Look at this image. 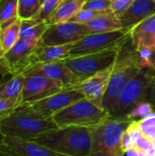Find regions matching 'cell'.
Segmentation results:
<instances>
[{
	"instance_id": "cell-1",
	"label": "cell",
	"mask_w": 155,
	"mask_h": 156,
	"mask_svg": "<svg viewBox=\"0 0 155 156\" xmlns=\"http://www.w3.org/2000/svg\"><path fill=\"white\" fill-rule=\"evenodd\" d=\"M143 69L139 53L134 47L131 36L121 46L112 66L110 82L102 101V107L110 112L112 110L120 94L128 82Z\"/></svg>"
},
{
	"instance_id": "cell-2",
	"label": "cell",
	"mask_w": 155,
	"mask_h": 156,
	"mask_svg": "<svg viewBox=\"0 0 155 156\" xmlns=\"http://www.w3.org/2000/svg\"><path fill=\"white\" fill-rule=\"evenodd\" d=\"M144 102H150L155 106V71L150 68L142 69L128 82L110 112V116L127 120L132 111Z\"/></svg>"
},
{
	"instance_id": "cell-3",
	"label": "cell",
	"mask_w": 155,
	"mask_h": 156,
	"mask_svg": "<svg viewBox=\"0 0 155 156\" xmlns=\"http://www.w3.org/2000/svg\"><path fill=\"white\" fill-rule=\"evenodd\" d=\"M34 142L66 156H89L91 144L90 127H58L41 134Z\"/></svg>"
},
{
	"instance_id": "cell-4",
	"label": "cell",
	"mask_w": 155,
	"mask_h": 156,
	"mask_svg": "<svg viewBox=\"0 0 155 156\" xmlns=\"http://www.w3.org/2000/svg\"><path fill=\"white\" fill-rule=\"evenodd\" d=\"M57 128L58 127L52 119L42 118L22 105L0 119V131L5 136L26 141H34Z\"/></svg>"
},
{
	"instance_id": "cell-5",
	"label": "cell",
	"mask_w": 155,
	"mask_h": 156,
	"mask_svg": "<svg viewBox=\"0 0 155 156\" xmlns=\"http://www.w3.org/2000/svg\"><path fill=\"white\" fill-rule=\"evenodd\" d=\"M131 122L110 116L103 122L90 127L91 144L89 156L124 155L121 147V139Z\"/></svg>"
},
{
	"instance_id": "cell-6",
	"label": "cell",
	"mask_w": 155,
	"mask_h": 156,
	"mask_svg": "<svg viewBox=\"0 0 155 156\" xmlns=\"http://www.w3.org/2000/svg\"><path fill=\"white\" fill-rule=\"evenodd\" d=\"M109 117L110 113L104 108L83 98L55 114L52 120L58 127H93L103 122Z\"/></svg>"
},
{
	"instance_id": "cell-7",
	"label": "cell",
	"mask_w": 155,
	"mask_h": 156,
	"mask_svg": "<svg viewBox=\"0 0 155 156\" xmlns=\"http://www.w3.org/2000/svg\"><path fill=\"white\" fill-rule=\"evenodd\" d=\"M121 46L83 56L69 57L63 61L73 73L75 83H77L111 67L115 62Z\"/></svg>"
},
{
	"instance_id": "cell-8",
	"label": "cell",
	"mask_w": 155,
	"mask_h": 156,
	"mask_svg": "<svg viewBox=\"0 0 155 156\" xmlns=\"http://www.w3.org/2000/svg\"><path fill=\"white\" fill-rule=\"evenodd\" d=\"M41 40L19 38L16 45L0 58V75L23 74L31 65V58Z\"/></svg>"
},
{
	"instance_id": "cell-9",
	"label": "cell",
	"mask_w": 155,
	"mask_h": 156,
	"mask_svg": "<svg viewBox=\"0 0 155 156\" xmlns=\"http://www.w3.org/2000/svg\"><path fill=\"white\" fill-rule=\"evenodd\" d=\"M130 33H126L123 30L87 35L72 44L69 57L83 56L121 46L127 39Z\"/></svg>"
},
{
	"instance_id": "cell-10",
	"label": "cell",
	"mask_w": 155,
	"mask_h": 156,
	"mask_svg": "<svg viewBox=\"0 0 155 156\" xmlns=\"http://www.w3.org/2000/svg\"><path fill=\"white\" fill-rule=\"evenodd\" d=\"M83 98L85 97L80 91L68 87L43 100L22 106L26 107L42 118L52 119L55 114Z\"/></svg>"
},
{
	"instance_id": "cell-11",
	"label": "cell",
	"mask_w": 155,
	"mask_h": 156,
	"mask_svg": "<svg viewBox=\"0 0 155 156\" xmlns=\"http://www.w3.org/2000/svg\"><path fill=\"white\" fill-rule=\"evenodd\" d=\"M87 35L89 34L85 25L69 21L48 25L47 30L41 37V45L63 46L73 44Z\"/></svg>"
},
{
	"instance_id": "cell-12",
	"label": "cell",
	"mask_w": 155,
	"mask_h": 156,
	"mask_svg": "<svg viewBox=\"0 0 155 156\" xmlns=\"http://www.w3.org/2000/svg\"><path fill=\"white\" fill-rule=\"evenodd\" d=\"M63 89L64 87L61 84L47 77L40 75L26 76L19 106L43 100Z\"/></svg>"
},
{
	"instance_id": "cell-13",
	"label": "cell",
	"mask_w": 155,
	"mask_h": 156,
	"mask_svg": "<svg viewBox=\"0 0 155 156\" xmlns=\"http://www.w3.org/2000/svg\"><path fill=\"white\" fill-rule=\"evenodd\" d=\"M112 66L82 81L72 84L69 88L80 91L88 101L99 107H102V101L110 82Z\"/></svg>"
},
{
	"instance_id": "cell-14",
	"label": "cell",
	"mask_w": 155,
	"mask_h": 156,
	"mask_svg": "<svg viewBox=\"0 0 155 156\" xmlns=\"http://www.w3.org/2000/svg\"><path fill=\"white\" fill-rule=\"evenodd\" d=\"M24 76L40 75L53 80L64 88H68L76 82L75 77L71 70L67 67L63 60L50 63H38L28 68L24 73Z\"/></svg>"
},
{
	"instance_id": "cell-15",
	"label": "cell",
	"mask_w": 155,
	"mask_h": 156,
	"mask_svg": "<svg viewBox=\"0 0 155 156\" xmlns=\"http://www.w3.org/2000/svg\"><path fill=\"white\" fill-rule=\"evenodd\" d=\"M155 13V0H134L120 16L122 30L130 33L139 23Z\"/></svg>"
},
{
	"instance_id": "cell-16",
	"label": "cell",
	"mask_w": 155,
	"mask_h": 156,
	"mask_svg": "<svg viewBox=\"0 0 155 156\" xmlns=\"http://www.w3.org/2000/svg\"><path fill=\"white\" fill-rule=\"evenodd\" d=\"M5 144L14 156H66L50 150L34 141L5 136Z\"/></svg>"
},
{
	"instance_id": "cell-17",
	"label": "cell",
	"mask_w": 155,
	"mask_h": 156,
	"mask_svg": "<svg viewBox=\"0 0 155 156\" xmlns=\"http://www.w3.org/2000/svg\"><path fill=\"white\" fill-rule=\"evenodd\" d=\"M71 46L72 44L63 46H43L40 43L32 55L30 67L38 63L57 62L69 58Z\"/></svg>"
},
{
	"instance_id": "cell-18",
	"label": "cell",
	"mask_w": 155,
	"mask_h": 156,
	"mask_svg": "<svg viewBox=\"0 0 155 156\" xmlns=\"http://www.w3.org/2000/svg\"><path fill=\"white\" fill-rule=\"evenodd\" d=\"M85 27L89 35L122 30V25L120 17L111 10L100 13L92 21L86 24Z\"/></svg>"
},
{
	"instance_id": "cell-19",
	"label": "cell",
	"mask_w": 155,
	"mask_h": 156,
	"mask_svg": "<svg viewBox=\"0 0 155 156\" xmlns=\"http://www.w3.org/2000/svg\"><path fill=\"white\" fill-rule=\"evenodd\" d=\"M86 1L87 0H62L58 6L47 18L46 23L48 25H53L69 21L72 16L83 8Z\"/></svg>"
},
{
	"instance_id": "cell-20",
	"label": "cell",
	"mask_w": 155,
	"mask_h": 156,
	"mask_svg": "<svg viewBox=\"0 0 155 156\" xmlns=\"http://www.w3.org/2000/svg\"><path fill=\"white\" fill-rule=\"evenodd\" d=\"M155 33V13L150 16L138 25H136L130 32L132 41L136 49L147 48L148 43Z\"/></svg>"
},
{
	"instance_id": "cell-21",
	"label": "cell",
	"mask_w": 155,
	"mask_h": 156,
	"mask_svg": "<svg viewBox=\"0 0 155 156\" xmlns=\"http://www.w3.org/2000/svg\"><path fill=\"white\" fill-rule=\"evenodd\" d=\"M25 82L24 74H16L6 80L0 81V98L18 102Z\"/></svg>"
},
{
	"instance_id": "cell-22",
	"label": "cell",
	"mask_w": 155,
	"mask_h": 156,
	"mask_svg": "<svg viewBox=\"0 0 155 156\" xmlns=\"http://www.w3.org/2000/svg\"><path fill=\"white\" fill-rule=\"evenodd\" d=\"M48 25L46 21L37 19L21 20L20 38L30 40H41V37L47 30Z\"/></svg>"
},
{
	"instance_id": "cell-23",
	"label": "cell",
	"mask_w": 155,
	"mask_h": 156,
	"mask_svg": "<svg viewBox=\"0 0 155 156\" xmlns=\"http://www.w3.org/2000/svg\"><path fill=\"white\" fill-rule=\"evenodd\" d=\"M21 20L18 19L6 27L0 29V44L5 53L9 51L20 38Z\"/></svg>"
},
{
	"instance_id": "cell-24",
	"label": "cell",
	"mask_w": 155,
	"mask_h": 156,
	"mask_svg": "<svg viewBox=\"0 0 155 156\" xmlns=\"http://www.w3.org/2000/svg\"><path fill=\"white\" fill-rule=\"evenodd\" d=\"M18 19V0H0V29Z\"/></svg>"
},
{
	"instance_id": "cell-25",
	"label": "cell",
	"mask_w": 155,
	"mask_h": 156,
	"mask_svg": "<svg viewBox=\"0 0 155 156\" xmlns=\"http://www.w3.org/2000/svg\"><path fill=\"white\" fill-rule=\"evenodd\" d=\"M39 0H18V18L27 20L34 18L40 10Z\"/></svg>"
},
{
	"instance_id": "cell-26",
	"label": "cell",
	"mask_w": 155,
	"mask_h": 156,
	"mask_svg": "<svg viewBox=\"0 0 155 156\" xmlns=\"http://www.w3.org/2000/svg\"><path fill=\"white\" fill-rule=\"evenodd\" d=\"M137 122L142 133L148 138L152 139L155 144V112L138 120Z\"/></svg>"
},
{
	"instance_id": "cell-27",
	"label": "cell",
	"mask_w": 155,
	"mask_h": 156,
	"mask_svg": "<svg viewBox=\"0 0 155 156\" xmlns=\"http://www.w3.org/2000/svg\"><path fill=\"white\" fill-rule=\"evenodd\" d=\"M61 2L62 0H45L40 7V10L34 17V19L46 21L47 18L53 13V11L58 6Z\"/></svg>"
},
{
	"instance_id": "cell-28",
	"label": "cell",
	"mask_w": 155,
	"mask_h": 156,
	"mask_svg": "<svg viewBox=\"0 0 155 156\" xmlns=\"http://www.w3.org/2000/svg\"><path fill=\"white\" fill-rule=\"evenodd\" d=\"M100 13H102V12H95V11H92V10L82 8L74 16H72L69 19V22H74V23H78V24H81V25H86V24L90 23V21H92Z\"/></svg>"
},
{
	"instance_id": "cell-29",
	"label": "cell",
	"mask_w": 155,
	"mask_h": 156,
	"mask_svg": "<svg viewBox=\"0 0 155 156\" xmlns=\"http://www.w3.org/2000/svg\"><path fill=\"white\" fill-rule=\"evenodd\" d=\"M111 3V0H87L83 8L95 12H105L110 10Z\"/></svg>"
},
{
	"instance_id": "cell-30",
	"label": "cell",
	"mask_w": 155,
	"mask_h": 156,
	"mask_svg": "<svg viewBox=\"0 0 155 156\" xmlns=\"http://www.w3.org/2000/svg\"><path fill=\"white\" fill-rule=\"evenodd\" d=\"M132 149L136 150L142 154H146V153H149L151 151L155 150V144L152 139H150L147 136H145L144 134H143L136 141Z\"/></svg>"
},
{
	"instance_id": "cell-31",
	"label": "cell",
	"mask_w": 155,
	"mask_h": 156,
	"mask_svg": "<svg viewBox=\"0 0 155 156\" xmlns=\"http://www.w3.org/2000/svg\"><path fill=\"white\" fill-rule=\"evenodd\" d=\"M133 1L134 0H111L110 10L120 17L129 8Z\"/></svg>"
},
{
	"instance_id": "cell-32",
	"label": "cell",
	"mask_w": 155,
	"mask_h": 156,
	"mask_svg": "<svg viewBox=\"0 0 155 156\" xmlns=\"http://www.w3.org/2000/svg\"><path fill=\"white\" fill-rule=\"evenodd\" d=\"M18 106H19V104L16 101L4 100V99L0 98V119H2L5 115L12 112Z\"/></svg>"
},
{
	"instance_id": "cell-33",
	"label": "cell",
	"mask_w": 155,
	"mask_h": 156,
	"mask_svg": "<svg viewBox=\"0 0 155 156\" xmlns=\"http://www.w3.org/2000/svg\"><path fill=\"white\" fill-rule=\"evenodd\" d=\"M121 147H122V150L123 151L124 154H126L128 151L132 150L133 147L132 140H131V138H130V136L126 131L122 133V136L121 139Z\"/></svg>"
},
{
	"instance_id": "cell-34",
	"label": "cell",
	"mask_w": 155,
	"mask_h": 156,
	"mask_svg": "<svg viewBox=\"0 0 155 156\" xmlns=\"http://www.w3.org/2000/svg\"><path fill=\"white\" fill-rule=\"evenodd\" d=\"M0 156H14L5 144V135L0 131Z\"/></svg>"
},
{
	"instance_id": "cell-35",
	"label": "cell",
	"mask_w": 155,
	"mask_h": 156,
	"mask_svg": "<svg viewBox=\"0 0 155 156\" xmlns=\"http://www.w3.org/2000/svg\"><path fill=\"white\" fill-rule=\"evenodd\" d=\"M150 68L155 71V48L153 49L150 57Z\"/></svg>"
},
{
	"instance_id": "cell-36",
	"label": "cell",
	"mask_w": 155,
	"mask_h": 156,
	"mask_svg": "<svg viewBox=\"0 0 155 156\" xmlns=\"http://www.w3.org/2000/svg\"><path fill=\"white\" fill-rule=\"evenodd\" d=\"M147 48H150L152 51H153V49H154L155 48V33H154V35L152 37L151 40L149 41L148 46H147Z\"/></svg>"
},
{
	"instance_id": "cell-37",
	"label": "cell",
	"mask_w": 155,
	"mask_h": 156,
	"mask_svg": "<svg viewBox=\"0 0 155 156\" xmlns=\"http://www.w3.org/2000/svg\"><path fill=\"white\" fill-rule=\"evenodd\" d=\"M126 154H128V156H142L143 155V154H142V153H140V152H138V151H136V150H133V149H132V150L128 151Z\"/></svg>"
},
{
	"instance_id": "cell-38",
	"label": "cell",
	"mask_w": 155,
	"mask_h": 156,
	"mask_svg": "<svg viewBox=\"0 0 155 156\" xmlns=\"http://www.w3.org/2000/svg\"><path fill=\"white\" fill-rule=\"evenodd\" d=\"M142 156H155V150L153 151H151L149 153H146V154H143Z\"/></svg>"
},
{
	"instance_id": "cell-39",
	"label": "cell",
	"mask_w": 155,
	"mask_h": 156,
	"mask_svg": "<svg viewBox=\"0 0 155 156\" xmlns=\"http://www.w3.org/2000/svg\"><path fill=\"white\" fill-rule=\"evenodd\" d=\"M3 55H4V52H3V50H2V48H1V44H0V58L3 57Z\"/></svg>"
},
{
	"instance_id": "cell-40",
	"label": "cell",
	"mask_w": 155,
	"mask_h": 156,
	"mask_svg": "<svg viewBox=\"0 0 155 156\" xmlns=\"http://www.w3.org/2000/svg\"><path fill=\"white\" fill-rule=\"evenodd\" d=\"M44 1H45V0H39V2H40V4H41V5H42V4L44 3Z\"/></svg>"
}]
</instances>
